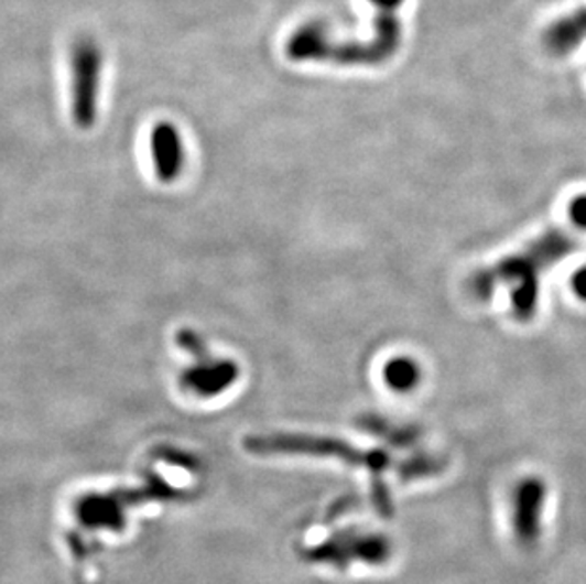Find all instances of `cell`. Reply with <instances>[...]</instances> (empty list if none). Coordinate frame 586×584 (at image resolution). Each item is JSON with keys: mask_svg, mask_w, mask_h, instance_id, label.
Listing matches in <instances>:
<instances>
[{"mask_svg": "<svg viewBox=\"0 0 586 584\" xmlns=\"http://www.w3.org/2000/svg\"><path fill=\"white\" fill-rule=\"evenodd\" d=\"M577 247L564 231H549L535 244L530 245L520 255L501 260L490 270L478 273L473 279V292L478 299H488L496 283L511 286V306L514 317L520 321L532 320L538 310L539 275L546 268L567 257Z\"/></svg>", "mask_w": 586, "mask_h": 584, "instance_id": "6da1fadb", "label": "cell"}, {"mask_svg": "<svg viewBox=\"0 0 586 584\" xmlns=\"http://www.w3.org/2000/svg\"><path fill=\"white\" fill-rule=\"evenodd\" d=\"M70 118L78 130L96 126L101 89L102 50L91 36H80L68 50Z\"/></svg>", "mask_w": 586, "mask_h": 584, "instance_id": "7a4b0ae2", "label": "cell"}, {"mask_svg": "<svg viewBox=\"0 0 586 584\" xmlns=\"http://www.w3.org/2000/svg\"><path fill=\"white\" fill-rule=\"evenodd\" d=\"M247 450L257 454H312L333 455L340 457L344 462L362 465L372 471V475L380 476L388 469L391 462L389 455L380 450H361L349 446L346 442L330 441V439H319V436L306 435H267L251 436L246 442Z\"/></svg>", "mask_w": 586, "mask_h": 584, "instance_id": "3957f363", "label": "cell"}, {"mask_svg": "<svg viewBox=\"0 0 586 584\" xmlns=\"http://www.w3.org/2000/svg\"><path fill=\"white\" fill-rule=\"evenodd\" d=\"M192 367L178 376V386L185 393L207 401L232 388L239 378V367L230 359H215L211 354L202 355Z\"/></svg>", "mask_w": 586, "mask_h": 584, "instance_id": "277c9868", "label": "cell"}, {"mask_svg": "<svg viewBox=\"0 0 586 584\" xmlns=\"http://www.w3.org/2000/svg\"><path fill=\"white\" fill-rule=\"evenodd\" d=\"M546 501V484L530 476L512 491V531L522 547H532L541 537V515Z\"/></svg>", "mask_w": 586, "mask_h": 584, "instance_id": "5b68a950", "label": "cell"}, {"mask_svg": "<svg viewBox=\"0 0 586 584\" xmlns=\"http://www.w3.org/2000/svg\"><path fill=\"white\" fill-rule=\"evenodd\" d=\"M152 163L158 181L175 183L185 170L186 150L177 126L167 120L158 122L151 133Z\"/></svg>", "mask_w": 586, "mask_h": 584, "instance_id": "8992f818", "label": "cell"}, {"mask_svg": "<svg viewBox=\"0 0 586 584\" xmlns=\"http://www.w3.org/2000/svg\"><path fill=\"white\" fill-rule=\"evenodd\" d=\"M327 29L317 21L296 29L285 44V55L293 63L327 62L330 48Z\"/></svg>", "mask_w": 586, "mask_h": 584, "instance_id": "52a82bcc", "label": "cell"}, {"mask_svg": "<svg viewBox=\"0 0 586 584\" xmlns=\"http://www.w3.org/2000/svg\"><path fill=\"white\" fill-rule=\"evenodd\" d=\"M586 39V10L560 18L546 29L545 44L556 55H567L579 48Z\"/></svg>", "mask_w": 586, "mask_h": 584, "instance_id": "ba28073f", "label": "cell"}, {"mask_svg": "<svg viewBox=\"0 0 586 584\" xmlns=\"http://www.w3.org/2000/svg\"><path fill=\"white\" fill-rule=\"evenodd\" d=\"M344 547H346L349 560L359 558L362 562L372 565L386 564L393 554L391 541L380 533L378 536L372 533V536L354 537V539L344 541Z\"/></svg>", "mask_w": 586, "mask_h": 584, "instance_id": "9c48e42d", "label": "cell"}, {"mask_svg": "<svg viewBox=\"0 0 586 584\" xmlns=\"http://www.w3.org/2000/svg\"><path fill=\"white\" fill-rule=\"evenodd\" d=\"M383 380L395 391H412L422 380V368L410 357H395L386 363Z\"/></svg>", "mask_w": 586, "mask_h": 584, "instance_id": "30bf717a", "label": "cell"}, {"mask_svg": "<svg viewBox=\"0 0 586 584\" xmlns=\"http://www.w3.org/2000/svg\"><path fill=\"white\" fill-rule=\"evenodd\" d=\"M443 462H438L436 457H414L410 462L402 463L399 467V476L401 480H414V478H423V476L438 475L443 471Z\"/></svg>", "mask_w": 586, "mask_h": 584, "instance_id": "8fae6325", "label": "cell"}, {"mask_svg": "<svg viewBox=\"0 0 586 584\" xmlns=\"http://www.w3.org/2000/svg\"><path fill=\"white\" fill-rule=\"evenodd\" d=\"M567 215L572 218L573 225L577 226L579 230H586V194L573 197Z\"/></svg>", "mask_w": 586, "mask_h": 584, "instance_id": "7c38bea8", "label": "cell"}, {"mask_svg": "<svg viewBox=\"0 0 586 584\" xmlns=\"http://www.w3.org/2000/svg\"><path fill=\"white\" fill-rule=\"evenodd\" d=\"M572 289L577 299L586 300V266L573 273Z\"/></svg>", "mask_w": 586, "mask_h": 584, "instance_id": "4fadbf2b", "label": "cell"}, {"mask_svg": "<svg viewBox=\"0 0 586 584\" xmlns=\"http://www.w3.org/2000/svg\"><path fill=\"white\" fill-rule=\"evenodd\" d=\"M372 4H376V7L380 8H393L399 7L401 4V0H370Z\"/></svg>", "mask_w": 586, "mask_h": 584, "instance_id": "5bb4252c", "label": "cell"}]
</instances>
